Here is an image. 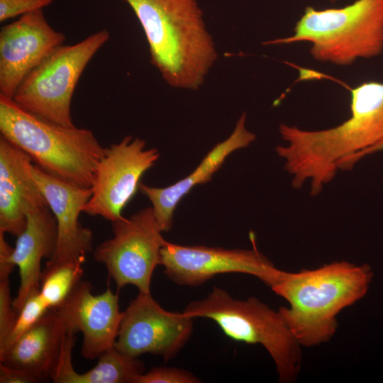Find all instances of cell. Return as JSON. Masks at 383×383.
Segmentation results:
<instances>
[{
  "mask_svg": "<svg viewBox=\"0 0 383 383\" xmlns=\"http://www.w3.org/2000/svg\"><path fill=\"white\" fill-rule=\"evenodd\" d=\"M350 91V118L309 135L312 152L328 167L343 163L383 139V82H365Z\"/></svg>",
  "mask_w": 383,
  "mask_h": 383,
  "instance_id": "10",
  "label": "cell"
},
{
  "mask_svg": "<svg viewBox=\"0 0 383 383\" xmlns=\"http://www.w3.org/2000/svg\"><path fill=\"white\" fill-rule=\"evenodd\" d=\"M67 331L57 308L48 309L0 354V362L25 370L40 382L52 379Z\"/></svg>",
  "mask_w": 383,
  "mask_h": 383,
  "instance_id": "17",
  "label": "cell"
},
{
  "mask_svg": "<svg viewBox=\"0 0 383 383\" xmlns=\"http://www.w3.org/2000/svg\"><path fill=\"white\" fill-rule=\"evenodd\" d=\"M111 224L113 235L94 249V260L106 266L118 289L131 284L139 292L151 293L152 274L160 265V250L167 242L152 207Z\"/></svg>",
  "mask_w": 383,
  "mask_h": 383,
  "instance_id": "7",
  "label": "cell"
},
{
  "mask_svg": "<svg viewBox=\"0 0 383 383\" xmlns=\"http://www.w3.org/2000/svg\"><path fill=\"white\" fill-rule=\"evenodd\" d=\"M145 34L151 63L171 87L196 90L218 55L198 0H125Z\"/></svg>",
  "mask_w": 383,
  "mask_h": 383,
  "instance_id": "1",
  "label": "cell"
},
{
  "mask_svg": "<svg viewBox=\"0 0 383 383\" xmlns=\"http://www.w3.org/2000/svg\"><path fill=\"white\" fill-rule=\"evenodd\" d=\"M32 172L57 221V243L49 260L64 262L85 257L92 250L93 233L80 223L79 216L92 194L91 188L64 182L37 165H33Z\"/></svg>",
  "mask_w": 383,
  "mask_h": 383,
  "instance_id": "14",
  "label": "cell"
},
{
  "mask_svg": "<svg viewBox=\"0 0 383 383\" xmlns=\"http://www.w3.org/2000/svg\"><path fill=\"white\" fill-rule=\"evenodd\" d=\"M109 38L108 30H101L77 43L60 45L25 77L13 101L52 122L74 126L71 102L75 87L90 60Z\"/></svg>",
  "mask_w": 383,
  "mask_h": 383,
  "instance_id": "6",
  "label": "cell"
},
{
  "mask_svg": "<svg viewBox=\"0 0 383 383\" xmlns=\"http://www.w3.org/2000/svg\"><path fill=\"white\" fill-rule=\"evenodd\" d=\"M294 30L290 37L264 44L309 42L316 60L339 66L378 56L383 51V0H356L323 10L307 6Z\"/></svg>",
  "mask_w": 383,
  "mask_h": 383,
  "instance_id": "4",
  "label": "cell"
},
{
  "mask_svg": "<svg viewBox=\"0 0 383 383\" xmlns=\"http://www.w3.org/2000/svg\"><path fill=\"white\" fill-rule=\"evenodd\" d=\"M330 1H331L332 3H334L336 1V0H329Z\"/></svg>",
  "mask_w": 383,
  "mask_h": 383,
  "instance_id": "28",
  "label": "cell"
},
{
  "mask_svg": "<svg viewBox=\"0 0 383 383\" xmlns=\"http://www.w3.org/2000/svg\"><path fill=\"white\" fill-rule=\"evenodd\" d=\"M91 291V283L81 280L56 307L68 331L82 333L81 354L88 360L98 358L114 345L123 313L118 294L109 288L97 295Z\"/></svg>",
  "mask_w": 383,
  "mask_h": 383,
  "instance_id": "13",
  "label": "cell"
},
{
  "mask_svg": "<svg viewBox=\"0 0 383 383\" xmlns=\"http://www.w3.org/2000/svg\"><path fill=\"white\" fill-rule=\"evenodd\" d=\"M48 309L39 292L30 294L18 311L13 328L0 354L29 330Z\"/></svg>",
  "mask_w": 383,
  "mask_h": 383,
  "instance_id": "21",
  "label": "cell"
},
{
  "mask_svg": "<svg viewBox=\"0 0 383 383\" xmlns=\"http://www.w3.org/2000/svg\"><path fill=\"white\" fill-rule=\"evenodd\" d=\"M145 145L144 140L127 135L105 148L84 213L111 222L124 218L122 211L139 189L142 176L160 157L157 149H145Z\"/></svg>",
  "mask_w": 383,
  "mask_h": 383,
  "instance_id": "9",
  "label": "cell"
},
{
  "mask_svg": "<svg viewBox=\"0 0 383 383\" xmlns=\"http://www.w3.org/2000/svg\"><path fill=\"white\" fill-rule=\"evenodd\" d=\"M193 328V318L167 311L151 293L139 292L123 311L114 346L131 357L150 353L169 361L186 345Z\"/></svg>",
  "mask_w": 383,
  "mask_h": 383,
  "instance_id": "11",
  "label": "cell"
},
{
  "mask_svg": "<svg viewBox=\"0 0 383 383\" xmlns=\"http://www.w3.org/2000/svg\"><path fill=\"white\" fill-rule=\"evenodd\" d=\"M193 373L177 367H158L139 375L135 383H200Z\"/></svg>",
  "mask_w": 383,
  "mask_h": 383,
  "instance_id": "22",
  "label": "cell"
},
{
  "mask_svg": "<svg viewBox=\"0 0 383 383\" xmlns=\"http://www.w3.org/2000/svg\"><path fill=\"white\" fill-rule=\"evenodd\" d=\"M40 382L38 378L25 370L0 362L1 383H35Z\"/></svg>",
  "mask_w": 383,
  "mask_h": 383,
  "instance_id": "25",
  "label": "cell"
},
{
  "mask_svg": "<svg viewBox=\"0 0 383 383\" xmlns=\"http://www.w3.org/2000/svg\"><path fill=\"white\" fill-rule=\"evenodd\" d=\"M245 119L244 112L230 136L216 144L196 169L184 179L164 188L140 183L139 189L151 201L156 221L162 232L171 230L174 212L184 196L195 186L210 181L231 153L249 146L255 140V135L245 128Z\"/></svg>",
  "mask_w": 383,
  "mask_h": 383,
  "instance_id": "16",
  "label": "cell"
},
{
  "mask_svg": "<svg viewBox=\"0 0 383 383\" xmlns=\"http://www.w3.org/2000/svg\"><path fill=\"white\" fill-rule=\"evenodd\" d=\"M57 238V221L48 206L28 211L26 228L17 236L13 253L20 277L18 293L13 300V307L17 313L28 296L39 292L41 261L52 256Z\"/></svg>",
  "mask_w": 383,
  "mask_h": 383,
  "instance_id": "18",
  "label": "cell"
},
{
  "mask_svg": "<svg viewBox=\"0 0 383 383\" xmlns=\"http://www.w3.org/2000/svg\"><path fill=\"white\" fill-rule=\"evenodd\" d=\"M194 318H209L236 341L260 344L272 358L279 380H296L301 365V345L283 316L255 297L233 298L227 291L213 287L208 296L189 303L182 311Z\"/></svg>",
  "mask_w": 383,
  "mask_h": 383,
  "instance_id": "5",
  "label": "cell"
},
{
  "mask_svg": "<svg viewBox=\"0 0 383 383\" xmlns=\"http://www.w3.org/2000/svg\"><path fill=\"white\" fill-rule=\"evenodd\" d=\"M85 257L64 262L48 260L42 270L40 295L48 309L60 306L82 280Z\"/></svg>",
  "mask_w": 383,
  "mask_h": 383,
  "instance_id": "20",
  "label": "cell"
},
{
  "mask_svg": "<svg viewBox=\"0 0 383 383\" xmlns=\"http://www.w3.org/2000/svg\"><path fill=\"white\" fill-rule=\"evenodd\" d=\"M5 233L0 232V279H9V275L16 267L13 260V248L6 242Z\"/></svg>",
  "mask_w": 383,
  "mask_h": 383,
  "instance_id": "26",
  "label": "cell"
},
{
  "mask_svg": "<svg viewBox=\"0 0 383 383\" xmlns=\"http://www.w3.org/2000/svg\"><path fill=\"white\" fill-rule=\"evenodd\" d=\"M252 249H224L203 245H182L167 242L160 250L164 273L178 285L196 287L214 276L242 273L254 276L272 288L284 271L256 248L254 234Z\"/></svg>",
  "mask_w": 383,
  "mask_h": 383,
  "instance_id": "8",
  "label": "cell"
},
{
  "mask_svg": "<svg viewBox=\"0 0 383 383\" xmlns=\"http://www.w3.org/2000/svg\"><path fill=\"white\" fill-rule=\"evenodd\" d=\"M65 40V35L48 23L43 9L1 27L0 94L13 99L25 77Z\"/></svg>",
  "mask_w": 383,
  "mask_h": 383,
  "instance_id": "12",
  "label": "cell"
},
{
  "mask_svg": "<svg viewBox=\"0 0 383 383\" xmlns=\"http://www.w3.org/2000/svg\"><path fill=\"white\" fill-rule=\"evenodd\" d=\"M0 132L47 173L91 188L105 148L91 130L52 122L0 94Z\"/></svg>",
  "mask_w": 383,
  "mask_h": 383,
  "instance_id": "3",
  "label": "cell"
},
{
  "mask_svg": "<svg viewBox=\"0 0 383 383\" xmlns=\"http://www.w3.org/2000/svg\"><path fill=\"white\" fill-rule=\"evenodd\" d=\"M372 277L367 264L335 261L313 270L284 271L271 289L289 304L278 310L297 342L313 347L331 340L338 314L365 296Z\"/></svg>",
  "mask_w": 383,
  "mask_h": 383,
  "instance_id": "2",
  "label": "cell"
},
{
  "mask_svg": "<svg viewBox=\"0 0 383 383\" xmlns=\"http://www.w3.org/2000/svg\"><path fill=\"white\" fill-rule=\"evenodd\" d=\"M383 150V139L374 144V145L368 148L367 149L365 150L364 151L355 155L353 157V160L355 162L359 161L360 159L364 157L365 156L372 154L379 151Z\"/></svg>",
  "mask_w": 383,
  "mask_h": 383,
  "instance_id": "27",
  "label": "cell"
},
{
  "mask_svg": "<svg viewBox=\"0 0 383 383\" xmlns=\"http://www.w3.org/2000/svg\"><path fill=\"white\" fill-rule=\"evenodd\" d=\"M32 162L0 135V232L17 237L26 228L28 211L48 206L33 175Z\"/></svg>",
  "mask_w": 383,
  "mask_h": 383,
  "instance_id": "15",
  "label": "cell"
},
{
  "mask_svg": "<svg viewBox=\"0 0 383 383\" xmlns=\"http://www.w3.org/2000/svg\"><path fill=\"white\" fill-rule=\"evenodd\" d=\"M53 0H0V21L43 9Z\"/></svg>",
  "mask_w": 383,
  "mask_h": 383,
  "instance_id": "24",
  "label": "cell"
},
{
  "mask_svg": "<svg viewBox=\"0 0 383 383\" xmlns=\"http://www.w3.org/2000/svg\"><path fill=\"white\" fill-rule=\"evenodd\" d=\"M74 344L67 342L52 380L55 383H135L136 378L145 372V365L138 359L127 355L115 346L104 351L96 365L84 373L75 371L72 363Z\"/></svg>",
  "mask_w": 383,
  "mask_h": 383,
  "instance_id": "19",
  "label": "cell"
},
{
  "mask_svg": "<svg viewBox=\"0 0 383 383\" xmlns=\"http://www.w3.org/2000/svg\"><path fill=\"white\" fill-rule=\"evenodd\" d=\"M17 316L13 307L9 279H0V351L6 345Z\"/></svg>",
  "mask_w": 383,
  "mask_h": 383,
  "instance_id": "23",
  "label": "cell"
}]
</instances>
